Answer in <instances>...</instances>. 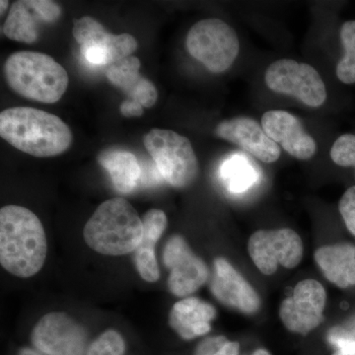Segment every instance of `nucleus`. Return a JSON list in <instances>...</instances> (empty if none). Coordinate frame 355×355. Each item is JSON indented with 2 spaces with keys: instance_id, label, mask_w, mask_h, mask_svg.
Wrapping results in <instances>:
<instances>
[{
  "instance_id": "5",
  "label": "nucleus",
  "mask_w": 355,
  "mask_h": 355,
  "mask_svg": "<svg viewBox=\"0 0 355 355\" xmlns=\"http://www.w3.org/2000/svg\"><path fill=\"white\" fill-rule=\"evenodd\" d=\"M163 180L177 189L191 186L198 175V161L190 140L169 130L153 128L144 137Z\"/></svg>"
},
{
  "instance_id": "6",
  "label": "nucleus",
  "mask_w": 355,
  "mask_h": 355,
  "mask_svg": "<svg viewBox=\"0 0 355 355\" xmlns=\"http://www.w3.org/2000/svg\"><path fill=\"white\" fill-rule=\"evenodd\" d=\"M186 46L191 57L214 73L226 71L234 64L240 51L235 30L216 18L193 25L187 36Z\"/></svg>"
},
{
  "instance_id": "18",
  "label": "nucleus",
  "mask_w": 355,
  "mask_h": 355,
  "mask_svg": "<svg viewBox=\"0 0 355 355\" xmlns=\"http://www.w3.org/2000/svg\"><path fill=\"white\" fill-rule=\"evenodd\" d=\"M144 237L135 251V263L142 279L157 282L160 270L156 259L155 245L167 227V216L160 209H150L141 218Z\"/></svg>"
},
{
  "instance_id": "13",
  "label": "nucleus",
  "mask_w": 355,
  "mask_h": 355,
  "mask_svg": "<svg viewBox=\"0 0 355 355\" xmlns=\"http://www.w3.org/2000/svg\"><path fill=\"white\" fill-rule=\"evenodd\" d=\"M261 128L272 141L293 157L308 160L316 153V141L306 132L301 121L288 112H266L261 118Z\"/></svg>"
},
{
  "instance_id": "24",
  "label": "nucleus",
  "mask_w": 355,
  "mask_h": 355,
  "mask_svg": "<svg viewBox=\"0 0 355 355\" xmlns=\"http://www.w3.org/2000/svg\"><path fill=\"white\" fill-rule=\"evenodd\" d=\"M125 343L123 336L116 331H104L91 343L85 355H123Z\"/></svg>"
},
{
  "instance_id": "31",
  "label": "nucleus",
  "mask_w": 355,
  "mask_h": 355,
  "mask_svg": "<svg viewBox=\"0 0 355 355\" xmlns=\"http://www.w3.org/2000/svg\"><path fill=\"white\" fill-rule=\"evenodd\" d=\"M8 1H4V0H1V1H0V7H1V10H0V12H1V14L6 12L7 7H8Z\"/></svg>"
},
{
  "instance_id": "16",
  "label": "nucleus",
  "mask_w": 355,
  "mask_h": 355,
  "mask_svg": "<svg viewBox=\"0 0 355 355\" xmlns=\"http://www.w3.org/2000/svg\"><path fill=\"white\" fill-rule=\"evenodd\" d=\"M216 309L209 303L196 297H187L173 306L169 324L186 340L207 335L211 330Z\"/></svg>"
},
{
  "instance_id": "1",
  "label": "nucleus",
  "mask_w": 355,
  "mask_h": 355,
  "mask_svg": "<svg viewBox=\"0 0 355 355\" xmlns=\"http://www.w3.org/2000/svg\"><path fill=\"white\" fill-rule=\"evenodd\" d=\"M48 243L39 217L26 207L0 210V263L11 275L28 279L43 268Z\"/></svg>"
},
{
  "instance_id": "4",
  "label": "nucleus",
  "mask_w": 355,
  "mask_h": 355,
  "mask_svg": "<svg viewBox=\"0 0 355 355\" xmlns=\"http://www.w3.org/2000/svg\"><path fill=\"white\" fill-rule=\"evenodd\" d=\"M4 74L14 92L46 104L60 101L69 86L67 70L50 55L37 51L12 53L4 64Z\"/></svg>"
},
{
  "instance_id": "10",
  "label": "nucleus",
  "mask_w": 355,
  "mask_h": 355,
  "mask_svg": "<svg viewBox=\"0 0 355 355\" xmlns=\"http://www.w3.org/2000/svg\"><path fill=\"white\" fill-rule=\"evenodd\" d=\"M326 302L327 292L319 282L302 280L280 304V320L292 333L307 335L323 322Z\"/></svg>"
},
{
  "instance_id": "26",
  "label": "nucleus",
  "mask_w": 355,
  "mask_h": 355,
  "mask_svg": "<svg viewBox=\"0 0 355 355\" xmlns=\"http://www.w3.org/2000/svg\"><path fill=\"white\" fill-rule=\"evenodd\" d=\"M240 345L230 342L225 336L207 338L198 345L193 355H239Z\"/></svg>"
},
{
  "instance_id": "27",
  "label": "nucleus",
  "mask_w": 355,
  "mask_h": 355,
  "mask_svg": "<svg viewBox=\"0 0 355 355\" xmlns=\"http://www.w3.org/2000/svg\"><path fill=\"white\" fill-rule=\"evenodd\" d=\"M340 216L350 233L355 236V186L343 193L338 205Z\"/></svg>"
},
{
  "instance_id": "12",
  "label": "nucleus",
  "mask_w": 355,
  "mask_h": 355,
  "mask_svg": "<svg viewBox=\"0 0 355 355\" xmlns=\"http://www.w3.org/2000/svg\"><path fill=\"white\" fill-rule=\"evenodd\" d=\"M210 291L214 297L227 307L251 315L258 312L261 299L254 287L225 259L217 258Z\"/></svg>"
},
{
  "instance_id": "8",
  "label": "nucleus",
  "mask_w": 355,
  "mask_h": 355,
  "mask_svg": "<svg viewBox=\"0 0 355 355\" xmlns=\"http://www.w3.org/2000/svg\"><path fill=\"white\" fill-rule=\"evenodd\" d=\"M248 252L260 272L270 275L279 266L296 268L302 261L303 243L292 229L259 230L250 237Z\"/></svg>"
},
{
  "instance_id": "33",
  "label": "nucleus",
  "mask_w": 355,
  "mask_h": 355,
  "mask_svg": "<svg viewBox=\"0 0 355 355\" xmlns=\"http://www.w3.org/2000/svg\"><path fill=\"white\" fill-rule=\"evenodd\" d=\"M331 355H336V354H331Z\"/></svg>"
},
{
  "instance_id": "19",
  "label": "nucleus",
  "mask_w": 355,
  "mask_h": 355,
  "mask_svg": "<svg viewBox=\"0 0 355 355\" xmlns=\"http://www.w3.org/2000/svg\"><path fill=\"white\" fill-rule=\"evenodd\" d=\"M315 261L324 277L340 287L355 286V246L349 243L328 245L315 252Z\"/></svg>"
},
{
  "instance_id": "28",
  "label": "nucleus",
  "mask_w": 355,
  "mask_h": 355,
  "mask_svg": "<svg viewBox=\"0 0 355 355\" xmlns=\"http://www.w3.org/2000/svg\"><path fill=\"white\" fill-rule=\"evenodd\" d=\"M121 112L123 116H127V118H135V116H142L144 107L139 103L128 99L121 104Z\"/></svg>"
},
{
  "instance_id": "2",
  "label": "nucleus",
  "mask_w": 355,
  "mask_h": 355,
  "mask_svg": "<svg viewBox=\"0 0 355 355\" xmlns=\"http://www.w3.org/2000/svg\"><path fill=\"white\" fill-rule=\"evenodd\" d=\"M0 135L9 144L35 157H53L72 144L69 125L55 114L27 107L0 114Z\"/></svg>"
},
{
  "instance_id": "17",
  "label": "nucleus",
  "mask_w": 355,
  "mask_h": 355,
  "mask_svg": "<svg viewBox=\"0 0 355 355\" xmlns=\"http://www.w3.org/2000/svg\"><path fill=\"white\" fill-rule=\"evenodd\" d=\"M73 36L77 43L98 44L109 51L111 64L123 58L132 57L137 49V40L130 34L113 35L94 18L86 17L74 21Z\"/></svg>"
},
{
  "instance_id": "3",
  "label": "nucleus",
  "mask_w": 355,
  "mask_h": 355,
  "mask_svg": "<svg viewBox=\"0 0 355 355\" xmlns=\"http://www.w3.org/2000/svg\"><path fill=\"white\" fill-rule=\"evenodd\" d=\"M86 244L97 253L119 257L135 252L144 237V225L135 207L123 198L99 205L83 230Z\"/></svg>"
},
{
  "instance_id": "23",
  "label": "nucleus",
  "mask_w": 355,
  "mask_h": 355,
  "mask_svg": "<svg viewBox=\"0 0 355 355\" xmlns=\"http://www.w3.org/2000/svg\"><path fill=\"white\" fill-rule=\"evenodd\" d=\"M345 55L336 65V76L343 83H355V21H347L340 29Z\"/></svg>"
},
{
  "instance_id": "14",
  "label": "nucleus",
  "mask_w": 355,
  "mask_h": 355,
  "mask_svg": "<svg viewBox=\"0 0 355 355\" xmlns=\"http://www.w3.org/2000/svg\"><path fill=\"white\" fill-rule=\"evenodd\" d=\"M217 137L232 142L261 162L273 163L280 157V147L266 135L253 119L236 116L221 121L216 128Z\"/></svg>"
},
{
  "instance_id": "9",
  "label": "nucleus",
  "mask_w": 355,
  "mask_h": 355,
  "mask_svg": "<svg viewBox=\"0 0 355 355\" xmlns=\"http://www.w3.org/2000/svg\"><path fill=\"white\" fill-rule=\"evenodd\" d=\"M87 331L64 312L44 315L35 326L32 343L46 355H85Z\"/></svg>"
},
{
  "instance_id": "22",
  "label": "nucleus",
  "mask_w": 355,
  "mask_h": 355,
  "mask_svg": "<svg viewBox=\"0 0 355 355\" xmlns=\"http://www.w3.org/2000/svg\"><path fill=\"white\" fill-rule=\"evenodd\" d=\"M221 176L229 191L240 193L247 191L257 181V173L246 159L233 156L224 162L221 167Z\"/></svg>"
},
{
  "instance_id": "32",
  "label": "nucleus",
  "mask_w": 355,
  "mask_h": 355,
  "mask_svg": "<svg viewBox=\"0 0 355 355\" xmlns=\"http://www.w3.org/2000/svg\"><path fill=\"white\" fill-rule=\"evenodd\" d=\"M253 355H270V352L266 349H258L254 352Z\"/></svg>"
},
{
  "instance_id": "7",
  "label": "nucleus",
  "mask_w": 355,
  "mask_h": 355,
  "mask_svg": "<svg viewBox=\"0 0 355 355\" xmlns=\"http://www.w3.org/2000/svg\"><path fill=\"white\" fill-rule=\"evenodd\" d=\"M266 86L279 94L292 96L306 106L318 108L327 99L323 79L314 67L293 60H279L266 69Z\"/></svg>"
},
{
  "instance_id": "30",
  "label": "nucleus",
  "mask_w": 355,
  "mask_h": 355,
  "mask_svg": "<svg viewBox=\"0 0 355 355\" xmlns=\"http://www.w3.org/2000/svg\"><path fill=\"white\" fill-rule=\"evenodd\" d=\"M19 355H46L42 352H36V350L31 349H22L20 350Z\"/></svg>"
},
{
  "instance_id": "15",
  "label": "nucleus",
  "mask_w": 355,
  "mask_h": 355,
  "mask_svg": "<svg viewBox=\"0 0 355 355\" xmlns=\"http://www.w3.org/2000/svg\"><path fill=\"white\" fill-rule=\"evenodd\" d=\"M139 69V58L132 55L107 67L106 76L128 99L139 103L144 108H151L158 99L157 89L151 81L140 76Z\"/></svg>"
},
{
  "instance_id": "21",
  "label": "nucleus",
  "mask_w": 355,
  "mask_h": 355,
  "mask_svg": "<svg viewBox=\"0 0 355 355\" xmlns=\"http://www.w3.org/2000/svg\"><path fill=\"white\" fill-rule=\"evenodd\" d=\"M40 23L44 21L35 6L34 0H20L14 2L2 31L13 41L33 44L39 38Z\"/></svg>"
},
{
  "instance_id": "20",
  "label": "nucleus",
  "mask_w": 355,
  "mask_h": 355,
  "mask_svg": "<svg viewBox=\"0 0 355 355\" xmlns=\"http://www.w3.org/2000/svg\"><path fill=\"white\" fill-rule=\"evenodd\" d=\"M98 161L108 171L116 191L130 193L137 188L141 179V168L135 154L110 149L100 153Z\"/></svg>"
},
{
  "instance_id": "11",
  "label": "nucleus",
  "mask_w": 355,
  "mask_h": 355,
  "mask_svg": "<svg viewBox=\"0 0 355 355\" xmlns=\"http://www.w3.org/2000/svg\"><path fill=\"white\" fill-rule=\"evenodd\" d=\"M163 261L170 270L168 286L177 297H189L209 279V268L182 236L174 235L168 240Z\"/></svg>"
},
{
  "instance_id": "25",
  "label": "nucleus",
  "mask_w": 355,
  "mask_h": 355,
  "mask_svg": "<svg viewBox=\"0 0 355 355\" xmlns=\"http://www.w3.org/2000/svg\"><path fill=\"white\" fill-rule=\"evenodd\" d=\"M331 160L342 167H355V135L347 133L338 137L330 153Z\"/></svg>"
},
{
  "instance_id": "29",
  "label": "nucleus",
  "mask_w": 355,
  "mask_h": 355,
  "mask_svg": "<svg viewBox=\"0 0 355 355\" xmlns=\"http://www.w3.org/2000/svg\"><path fill=\"white\" fill-rule=\"evenodd\" d=\"M336 355H355V340L352 338H340L336 340Z\"/></svg>"
}]
</instances>
